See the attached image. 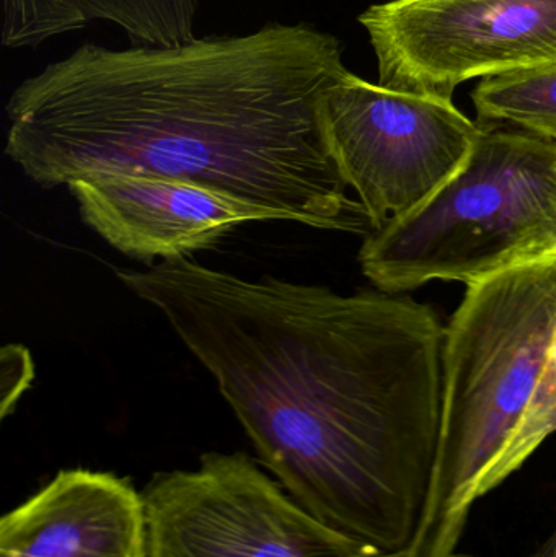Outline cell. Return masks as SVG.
Returning a JSON list of instances; mask_svg holds the SVG:
<instances>
[{"label": "cell", "instance_id": "1", "mask_svg": "<svg viewBox=\"0 0 556 557\" xmlns=\"http://www.w3.org/2000/svg\"><path fill=\"white\" fill-rule=\"evenodd\" d=\"M118 278L208 370L287 494L362 545L410 548L443 414L446 327L433 307L189 258Z\"/></svg>", "mask_w": 556, "mask_h": 557}, {"label": "cell", "instance_id": "2", "mask_svg": "<svg viewBox=\"0 0 556 557\" xmlns=\"http://www.w3.org/2000/svg\"><path fill=\"white\" fill-rule=\"evenodd\" d=\"M348 72L339 39L307 23L166 46L87 42L12 91L5 156L42 188L149 173L280 221L369 235L323 121L330 90Z\"/></svg>", "mask_w": 556, "mask_h": 557}, {"label": "cell", "instance_id": "3", "mask_svg": "<svg viewBox=\"0 0 556 557\" xmlns=\"http://www.w3.org/2000/svg\"><path fill=\"white\" fill-rule=\"evenodd\" d=\"M555 337L556 257L467 285L446 327L440 445L408 557H473L457 549L473 490L524 419Z\"/></svg>", "mask_w": 556, "mask_h": 557}, {"label": "cell", "instance_id": "4", "mask_svg": "<svg viewBox=\"0 0 556 557\" xmlns=\"http://www.w3.org/2000/svg\"><path fill=\"white\" fill-rule=\"evenodd\" d=\"M462 169L423 206L366 237L362 274L387 294L473 282L516 267L556 212V140L479 124Z\"/></svg>", "mask_w": 556, "mask_h": 557}, {"label": "cell", "instance_id": "5", "mask_svg": "<svg viewBox=\"0 0 556 557\" xmlns=\"http://www.w3.org/2000/svg\"><path fill=\"white\" fill-rule=\"evenodd\" d=\"M143 499L147 557H408L326 525L242 451L156 474Z\"/></svg>", "mask_w": 556, "mask_h": 557}, {"label": "cell", "instance_id": "6", "mask_svg": "<svg viewBox=\"0 0 556 557\" xmlns=\"http://www.w3.org/2000/svg\"><path fill=\"white\" fill-rule=\"evenodd\" d=\"M323 121L330 157L372 231L440 191L480 133L453 101L391 90L353 72L330 90Z\"/></svg>", "mask_w": 556, "mask_h": 557}, {"label": "cell", "instance_id": "7", "mask_svg": "<svg viewBox=\"0 0 556 557\" xmlns=\"http://www.w3.org/2000/svg\"><path fill=\"white\" fill-rule=\"evenodd\" d=\"M359 22L379 85L453 101L472 78L556 65V0H391Z\"/></svg>", "mask_w": 556, "mask_h": 557}, {"label": "cell", "instance_id": "8", "mask_svg": "<svg viewBox=\"0 0 556 557\" xmlns=\"http://www.w3.org/2000/svg\"><path fill=\"white\" fill-rule=\"evenodd\" d=\"M82 221L124 257L188 258L247 222L274 212L185 180L149 173H104L67 186Z\"/></svg>", "mask_w": 556, "mask_h": 557}, {"label": "cell", "instance_id": "9", "mask_svg": "<svg viewBox=\"0 0 556 557\" xmlns=\"http://www.w3.org/2000/svg\"><path fill=\"white\" fill-rule=\"evenodd\" d=\"M0 557H147L143 493L107 471L61 470L2 517Z\"/></svg>", "mask_w": 556, "mask_h": 557}, {"label": "cell", "instance_id": "10", "mask_svg": "<svg viewBox=\"0 0 556 557\" xmlns=\"http://www.w3.org/2000/svg\"><path fill=\"white\" fill-rule=\"evenodd\" d=\"M201 0H2V45L32 49L94 23L116 26L137 45L195 38Z\"/></svg>", "mask_w": 556, "mask_h": 557}, {"label": "cell", "instance_id": "11", "mask_svg": "<svg viewBox=\"0 0 556 557\" xmlns=\"http://www.w3.org/2000/svg\"><path fill=\"white\" fill-rule=\"evenodd\" d=\"M472 100L479 124L518 127L556 140V65L482 78Z\"/></svg>", "mask_w": 556, "mask_h": 557}, {"label": "cell", "instance_id": "12", "mask_svg": "<svg viewBox=\"0 0 556 557\" xmlns=\"http://www.w3.org/2000/svg\"><path fill=\"white\" fill-rule=\"evenodd\" d=\"M556 432V337L551 357L538 392L526 411L518 431L506 445L495 463L485 471L475 490L473 503L502 486L509 476L521 470L522 465Z\"/></svg>", "mask_w": 556, "mask_h": 557}, {"label": "cell", "instance_id": "13", "mask_svg": "<svg viewBox=\"0 0 556 557\" xmlns=\"http://www.w3.org/2000/svg\"><path fill=\"white\" fill-rule=\"evenodd\" d=\"M548 257H556V212L519 255L516 267Z\"/></svg>", "mask_w": 556, "mask_h": 557}, {"label": "cell", "instance_id": "14", "mask_svg": "<svg viewBox=\"0 0 556 557\" xmlns=\"http://www.w3.org/2000/svg\"><path fill=\"white\" fill-rule=\"evenodd\" d=\"M529 557H556V522L554 529H552L551 535L542 542V545H539V548L535 549Z\"/></svg>", "mask_w": 556, "mask_h": 557}]
</instances>
